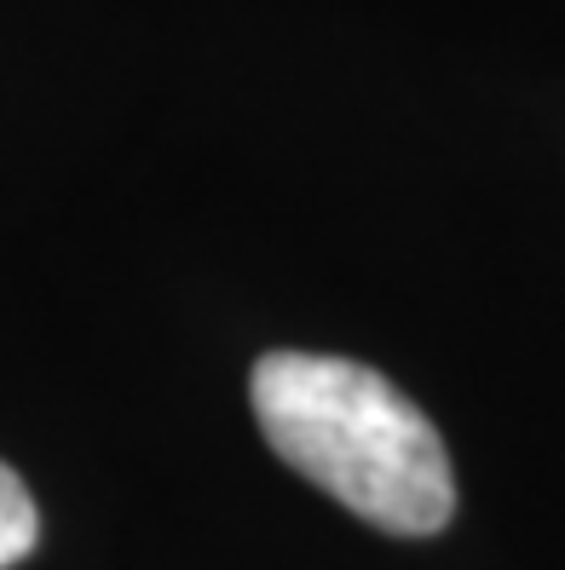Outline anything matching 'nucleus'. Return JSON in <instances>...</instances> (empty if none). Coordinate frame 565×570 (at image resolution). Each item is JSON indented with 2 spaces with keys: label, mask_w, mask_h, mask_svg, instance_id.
I'll return each instance as SVG.
<instances>
[{
  "label": "nucleus",
  "mask_w": 565,
  "mask_h": 570,
  "mask_svg": "<svg viewBox=\"0 0 565 570\" xmlns=\"http://www.w3.org/2000/svg\"><path fill=\"white\" fill-rule=\"evenodd\" d=\"M260 432L312 479L392 535H434L456 513L445 439L387 375L352 357L265 352L249 375Z\"/></svg>",
  "instance_id": "nucleus-1"
},
{
  "label": "nucleus",
  "mask_w": 565,
  "mask_h": 570,
  "mask_svg": "<svg viewBox=\"0 0 565 570\" xmlns=\"http://www.w3.org/2000/svg\"><path fill=\"white\" fill-rule=\"evenodd\" d=\"M41 535V519H36V501H29L23 479L12 473L7 461H0V570L18 564L29 548H36Z\"/></svg>",
  "instance_id": "nucleus-2"
}]
</instances>
